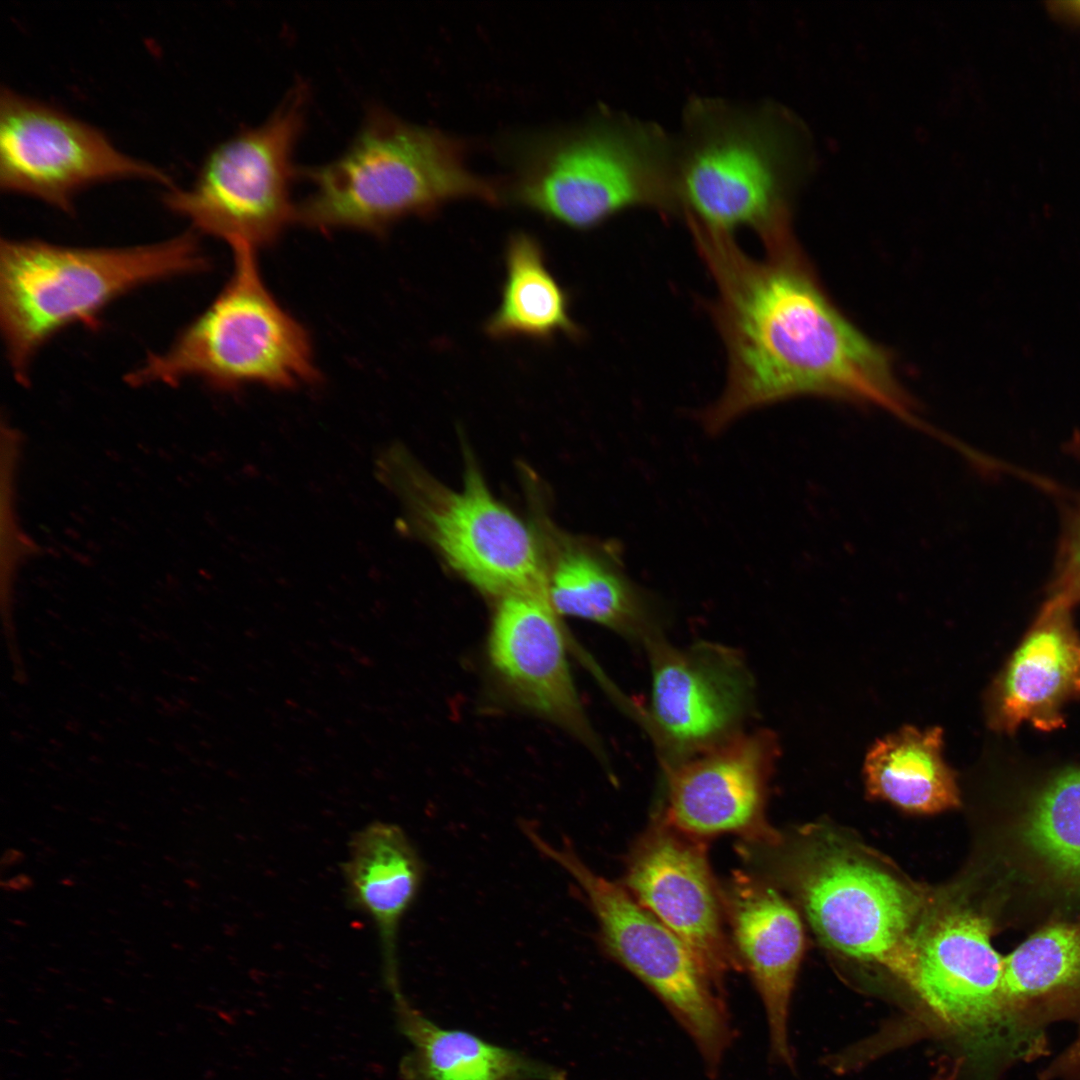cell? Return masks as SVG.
<instances>
[{
	"label": "cell",
	"instance_id": "5bb4252c",
	"mask_svg": "<svg viewBox=\"0 0 1080 1080\" xmlns=\"http://www.w3.org/2000/svg\"><path fill=\"white\" fill-rule=\"evenodd\" d=\"M704 848L658 816L632 849L624 884L723 986L724 977L742 966L725 933L720 886Z\"/></svg>",
	"mask_w": 1080,
	"mask_h": 1080
},
{
	"label": "cell",
	"instance_id": "44dd1931",
	"mask_svg": "<svg viewBox=\"0 0 1080 1080\" xmlns=\"http://www.w3.org/2000/svg\"><path fill=\"white\" fill-rule=\"evenodd\" d=\"M343 872L351 902L377 929L385 984L398 986L397 935L421 886V858L399 826L376 821L353 835Z\"/></svg>",
	"mask_w": 1080,
	"mask_h": 1080
},
{
	"label": "cell",
	"instance_id": "8fae6325",
	"mask_svg": "<svg viewBox=\"0 0 1080 1080\" xmlns=\"http://www.w3.org/2000/svg\"><path fill=\"white\" fill-rule=\"evenodd\" d=\"M305 102L304 87H297L264 123L217 145L192 186L171 187L165 205L232 249L272 244L296 220L290 198L292 154Z\"/></svg>",
	"mask_w": 1080,
	"mask_h": 1080
},
{
	"label": "cell",
	"instance_id": "e0dca14e",
	"mask_svg": "<svg viewBox=\"0 0 1080 1080\" xmlns=\"http://www.w3.org/2000/svg\"><path fill=\"white\" fill-rule=\"evenodd\" d=\"M499 600L489 636L493 667L524 705L597 748L573 683L555 612L545 598L537 596L511 595Z\"/></svg>",
	"mask_w": 1080,
	"mask_h": 1080
},
{
	"label": "cell",
	"instance_id": "7402d4cb",
	"mask_svg": "<svg viewBox=\"0 0 1080 1080\" xmlns=\"http://www.w3.org/2000/svg\"><path fill=\"white\" fill-rule=\"evenodd\" d=\"M390 994L399 1031L411 1045L400 1060L402 1080H567L555 1065L438 1025L416 1009L402 989Z\"/></svg>",
	"mask_w": 1080,
	"mask_h": 1080
},
{
	"label": "cell",
	"instance_id": "d6986e66",
	"mask_svg": "<svg viewBox=\"0 0 1080 1080\" xmlns=\"http://www.w3.org/2000/svg\"><path fill=\"white\" fill-rule=\"evenodd\" d=\"M1072 608L1053 597L1042 606L989 695L993 729L1013 732L1029 723L1051 731L1064 725V707L1080 696V636Z\"/></svg>",
	"mask_w": 1080,
	"mask_h": 1080
},
{
	"label": "cell",
	"instance_id": "5b68a950",
	"mask_svg": "<svg viewBox=\"0 0 1080 1080\" xmlns=\"http://www.w3.org/2000/svg\"><path fill=\"white\" fill-rule=\"evenodd\" d=\"M737 850L751 873L793 893L823 945L908 984L931 910L920 890L848 848L808 839L787 845L775 829L741 839Z\"/></svg>",
	"mask_w": 1080,
	"mask_h": 1080
},
{
	"label": "cell",
	"instance_id": "52a82bcc",
	"mask_svg": "<svg viewBox=\"0 0 1080 1080\" xmlns=\"http://www.w3.org/2000/svg\"><path fill=\"white\" fill-rule=\"evenodd\" d=\"M234 251L232 276L214 302L162 353L127 375L129 384H177L198 377L232 390L246 384L291 389L319 379L305 328L265 286L254 249Z\"/></svg>",
	"mask_w": 1080,
	"mask_h": 1080
},
{
	"label": "cell",
	"instance_id": "2e32d148",
	"mask_svg": "<svg viewBox=\"0 0 1080 1080\" xmlns=\"http://www.w3.org/2000/svg\"><path fill=\"white\" fill-rule=\"evenodd\" d=\"M734 949L763 1002L773 1056L793 1066L790 1001L804 953V930L793 906L766 880L734 873L720 886Z\"/></svg>",
	"mask_w": 1080,
	"mask_h": 1080
},
{
	"label": "cell",
	"instance_id": "3957f363",
	"mask_svg": "<svg viewBox=\"0 0 1080 1080\" xmlns=\"http://www.w3.org/2000/svg\"><path fill=\"white\" fill-rule=\"evenodd\" d=\"M208 266L194 232L133 247H68L2 239L0 325L14 376L25 381L36 353L64 327L95 325L102 310L119 296Z\"/></svg>",
	"mask_w": 1080,
	"mask_h": 1080
},
{
	"label": "cell",
	"instance_id": "cb8c5ba5",
	"mask_svg": "<svg viewBox=\"0 0 1080 1080\" xmlns=\"http://www.w3.org/2000/svg\"><path fill=\"white\" fill-rule=\"evenodd\" d=\"M505 265L501 301L485 325L488 336L547 341L559 334L574 339L582 335L570 315L569 297L549 270L534 237L513 234L506 246Z\"/></svg>",
	"mask_w": 1080,
	"mask_h": 1080
},
{
	"label": "cell",
	"instance_id": "83f0119b",
	"mask_svg": "<svg viewBox=\"0 0 1080 1080\" xmlns=\"http://www.w3.org/2000/svg\"><path fill=\"white\" fill-rule=\"evenodd\" d=\"M962 1074V1061L958 1058L944 1060L929 1080H958Z\"/></svg>",
	"mask_w": 1080,
	"mask_h": 1080
},
{
	"label": "cell",
	"instance_id": "4fadbf2b",
	"mask_svg": "<svg viewBox=\"0 0 1080 1080\" xmlns=\"http://www.w3.org/2000/svg\"><path fill=\"white\" fill-rule=\"evenodd\" d=\"M141 178L168 185L161 169L120 152L98 128L9 88L0 95V186L64 212L82 189Z\"/></svg>",
	"mask_w": 1080,
	"mask_h": 1080
},
{
	"label": "cell",
	"instance_id": "ba28073f",
	"mask_svg": "<svg viewBox=\"0 0 1080 1080\" xmlns=\"http://www.w3.org/2000/svg\"><path fill=\"white\" fill-rule=\"evenodd\" d=\"M1002 961L989 921L969 909H931L916 937L907 986L925 1009L923 1023L959 1046L962 1074L971 1080H1001L1016 1064L1049 1053L1011 1022Z\"/></svg>",
	"mask_w": 1080,
	"mask_h": 1080
},
{
	"label": "cell",
	"instance_id": "d4e9b609",
	"mask_svg": "<svg viewBox=\"0 0 1080 1080\" xmlns=\"http://www.w3.org/2000/svg\"><path fill=\"white\" fill-rule=\"evenodd\" d=\"M1029 845L1054 869L1080 882V769L1057 777L1027 818Z\"/></svg>",
	"mask_w": 1080,
	"mask_h": 1080
},
{
	"label": "cell",
	"instance_id": "4316f807",
	"mask_svg": "<svg viewBox=\"0 0 1080 1080\" xmlns=\"http://www.w3.org/2000/svg\"><path fill=\"white\" fill-rule=\"evenodd\" d=\"M1039 1080H1080V1022L1074 1040L1041 1071Z\"/></svg>",
	"mask_w": 1080,
	"mask_h": 1080
},
{
	"label": "cell",
	"instance_id": "6da1fadb",
	"mask_svg": "<svg viewBox=\"0 0 1080 1080\" xmlns=\"http://www.w3.org/2000/svg\"><path fill=\"white\" fill-rule=\"evenodd\" d=\"M685 221L715 284L710 312L727 355L722 393L699 416L707 434L805 395L873 404L902 419L911 414L889 354L831 303L794 239L765 248L758 260L733 234Z\"/></svg>",
	"mask_w": 1080,
	"mask_h": 1080
},
{
	"label": "cell",
	"instance_id": "ffe728a7",
	"mask_svg": "<svg viewBox=\"0 0 1080 1080\" xmlns=\"http://www.w3.org/2000/svg\"><path fill=\"white\" fill-rule=\"evenodd\" d=\"M1002 993L1015 1028L1050 1048V1025L1080 1022V928L1045 927L1004 957Z\"/></svg>",
	"mask_w": 1080,
	"mask_h": 1080
},
{
	"label": "cell",
	"instance_id": "7a4b0ae2",
	"mask_svg": "<svg viewBox=\"0 0 1080 1080\" xmlns=\"http://www.w3.org/2000/svg\"><path fill=\"white\" fill-rule=\"evenodd\" d=\"M675 143L684 218L731 234L748 227L764 246L793 237L790 203L807 159L792 114L771 102L693 96Z\"/></svg>",
	"mask_w": 1080,
	"mask_h": 1080
},
{
	"label": "cell",
	"instance_id": "277c9868",
	"mask_svg": "<svg viewBox=\"0 0 1080 1080\" xmlns=\"http://www.w3.org/2000/svg\"><path fill=\"white\" fill-rule=\"evenodd\" d=\"M510 197L575 229L631 208L682 216L675 135L656 122L602 112L525 149Z\"/></svg>",
	"mask_w": 1080,
	"mask_h": 1080
},
{
	"label": "cell",
	"instance_id": "9a60e30c",
	"mask_svg": "<svg viewBox=\"0 0 1080 1080\" xmlns=\"http://www.w3.org/2000/svg\"><path fill=\"white\" fill-rule=\"evenodd\" d=\"M779 755L774 733L744 731L733 739L662 770L664 818L694 838L735 833L762 836L768 783Z\"/></svg>",
	"mask_w": 1080,
	"mask_h": 1080
},
{
	"label": "cell",
	"instance_id": "8992f818",
	"mask_svg": "<svg viewBox=\"0 0 1080 1080\" xmlns=\"http://www.w3.org/2000/svg\"><path fill=\"white\" fill-rule=\"evenodd\" d=\"M305 175L313 189L296 206V220L321 231L381 233L451 200L499 199L497 190L467 167L458 140L382 110L368 114L342 155Z\"/></svg>",
	"mask_w": 1080,
	"mask_h": 1080
},
{
	"label": "cell",
	"instance_id": "30bf717a",
	"mask_svg": "<svg viewBox=\"0 0 1080 1080\" xmlns=\"http://www.w3.org/2000/svg\"><path fill=\"white\" fill-rule=\"evenodd\" d=\"M533 846L567 872L591 907L607 953L646 984L689 1034L714 1075L732 1041V1028L715 981L689 947L622 886L594 872L569 841L551 844L535 826Z\"/></svg>",
	"mask_w": 1080,
	"mask_h": 1080
},
{
	"label": "cell",
	"instance_id": "7c38bea8",
	"mask_svg": "<svg viewBox=\"0 0 1080 1080\" xmlns=\"http://www.w3.org/2000/svg\"><path fill=\"white\" fill-rule=\"evenodd\" d=\"M643 648L651 674L643 729L662 770L746 731L755 683L740 651L709 641L679 647L663 634Z\"/></svg>",
	"mask_w": 1080,
	"mask_h": 1080
},
{
	"label": "cell",
	"instance_id": "603a6c76",
	"mask_svg": "<svg viewBox=\"0 0 1080 1080\" xmlns=\"http://www.w3.org/2000/svg\"><path fill=\"white\" fill-rule=\"evenodd\" d=\"M943 731L906 726L878 740L864 761L867 793L917 814L957 808L954 771L942 756Z\"/></svg>",
	"mask_w": 1080,
	"mask_h": 1080
},
{
	"label": "cell",
	"instance_id": "484cf974",
	"mask_svg": "<svg viewBox=\"0 0 1080 1080\" xmlns=\"http://www.w3.org/2000/svg\"><path fill=\"white\" fill-rule=\"evenodd\" d=\"M1065 450L1080 463V433L1066 443ZM1049 592V597L1072 607L1080 602V493L1064 514Z\"/></svg>",
	"mask_w": 1080,
	"mask_h": 1080
},
{
	"label": "cell",
	"instance_id": "ac0fdd59",
	"mask_svg": "<svg viewBox=\"0 0 1080 1080\" xmlns=\"http://www.w3.org/2000/svg\"><path fill=\"white\" fill-rule=\"evenodd\" d=\"M552 536L541 547L555 613L603 625L642 647L663 634L659 602L630 578L615 544Z\"/></svg>",
	"mask_w": 1080,
	"mask_h": 1080
},
{
	"label": "cell",
	"instance_id": "9c48e42d",
	"mask_svg": "<svg viewBox=\"0 0 1080 1080\" xmlns=\"http://www.w3.org/2000/svg\"><path fill=\"white\" fill-rule=\"evenodd\" d=\"M375 464L378 479L402 503L410 528L459 575L500 599H546L539 538L491 494L474 465H467L462 488L454 490L398 444L384 449Z\"/></svg>",
	"mask_w": 1080,
	"mask_h": 1080
}]
</instances>
